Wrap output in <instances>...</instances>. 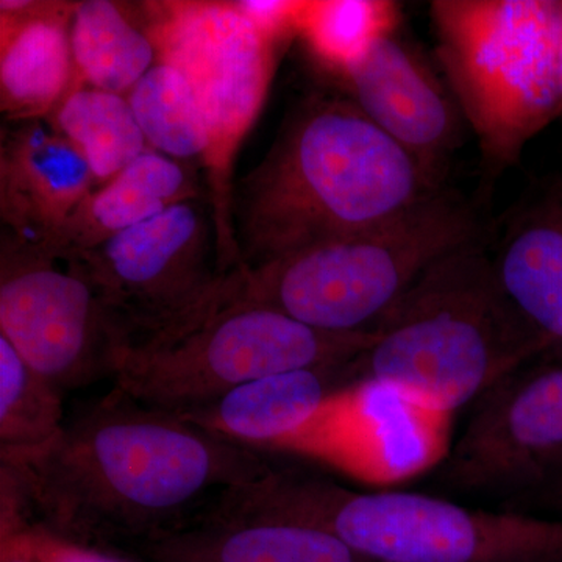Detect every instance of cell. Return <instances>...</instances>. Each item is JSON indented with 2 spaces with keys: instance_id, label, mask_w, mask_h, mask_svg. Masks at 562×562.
Returning a JSON list of instances; mask_svg holds the SVG:
<instances>
[{
  "instance_id": "cell-10",
  "label": "cell",
  "mask_w": 562,
  "mask_h": 562,
  "mask_svg": "<svg viewBox=\"0 0 562 562\" xmlns=\"http://www.w3.org/2000/svg\"><path fill=\"white\" fill-rule=\"evenodd\" d=\"M0 335L61 395L116 373L121 339L94 283L60 255L3 233Z\"/></svg>"
},
{
  "instance_id": "cell-7",
  "label": "cell",
  "mask_w": 562,
  "mask_h": 562,
  "mask_svg": "<svg viewBox=\"0 0 562 562\" xmlns=\"http://www.w3.org/2000/svg\"><path fill=\"white\" fill-rule=\"evenodd\" d=\"M244 271L217 301L121 355L114 387L160 412L190 417L233 387L301 369H342L375 341L333 335L243 295Z\"/></svg>"
},
{
  "instance_id": "cell-27",
  "label": "cell",
  "mask_w": 562,
  "mask_h": 562,
  "mask_svg": "<svg viewBox=\"0 0 562 562\" xmlns=\"http://www.w3.org/2000/svg\"><path fill=\"white\" fill-rule=\"evenodd\" d=\"M54 562H74V561L68 560V558L60 557V558H57V560H55Z\"/></svg>"
},
{
  "instance_id": "cell-15",
  "label": "cell",
  "mask_w": 562,
  "mask_h": 562,
  "mask_svg": "<svg viewBox=\"0 0 562 562\" xmlns=\"http://www.w3.org/2000/svg\"><path fill=\"white\" fill-rule=\"evenodd\" d=\"M74 3L0 2V105L7 121L46 120L70 90Z\"/></svg>"
},
{
  "instance_id": "cell-3",
  "label": "cell",
  "mask_w": 562,
  "mask_h": 562,
  "mask_svg": "<svg viewBox=\"0 0 562 562\" xmlns=\"http://www.w3.org/2000/svg\"><path fill=\"white\" fill-rule=\"evenodd\" d=\"M373 333L353 373L419 413L457 412L543 358L498 283L486 238L430 266Z\"/></svg>"
},
{
  "instance_id": "cell-28",
  "label": "cell",
  "mask_w": 562,
  "mask_h": 562,
  "mask_svg": "<svg viewBox=\"0 0 562 562\" xmlns=\"http://www.w3.org/2000/svg\"><path fill=\"white\" fill-rule=\"evenodd\" d=\"M561 74H562V41H561Z\"/></svg>"
},
{
  "instance_id": "cell-20",
  "label": "cell",
  "mask_w": 562,
  "mask_h": 562,
  "mask_svg": "<svg viewBox=\"0 0 562 562\" xmlns=\"http://www.w3.org/2000/svg\"><path fill=\"white\" fill-rule=\"evenodd\" d=\"M52 117V125L90 166L98 188L149 149L127 95L76 85Z\"/></svg>"
},
{
  "instance_id": "cell-25",
  "label": "cell",
  "mask_w": 562,
  "mask_h": 562,
  "mask_svg": "<svg viewBox=\"0 0 562 562\" xmlns=\"http://www.w3.org/2000/svg\"><path fill=\"white\" fill-rule=\"evenodd\" d=\"M2 562H32V553L20 549V543H18L16 549H11V547L7 549L3 546Z\"/></svg>"
},
{
  "instance_id": "cell-4",
  "label": "cell",
  "mask_w": 562,
  "mask_h": 562,
  "mask_svg": "<svg viewBox=\"0 0 562 562\" xmlns=\"http://www.w3.org/2000/svg\"><path fill=\"white\" fill-rule=\"evenodd\" d=\"M479 211L443 187L368 231L244 269L243 295L333 335H369L436 261L486 238Z\"/></svg>"
},
{
  "instance_id": "cell-12",
  "label": "cell",
  "mask_w": 562,
  "mask_h": 562,
  "mask_svg": "<svg viewBox=\"0 0 562 562\" xmlns=\"http://www.w3.org/2000/svg\"><path fill=\"white\" fill-rule=\"evenodd\" d=\"M338 92L386 133L438 183L447 184L468 122L446 79L402 35L401 22L330 74Z\"/></svg>"
},
{
  "instance_id": "cell-11",
  "label": "cell",
  "mask_w": 562,
  "mask_h": 562,
  "mask_svg": "<svg viewBox=\"0 0 562 562\" xmlns=\"http://www.w3.org/2000/svg\"><path fill=\"white\" fill-rule=\"evenodd\" d=\"M562 461V360H538L494 384L439 465L449 490L501 497L506 508Z\"/></svg>"
},
{
  "instance_id": "cell-23",
  "label": "cell",
  "mask_w": 562,
  "mask_h": 562,
  "mask_svg": "<svg viewBox=\"0 0 562 562\" xmlns=\"http://www.w3.org/2000/svg\"><path fill=\"white\" fill-rule=\"evenodd\" d=\"M401 20V7L392 2H301L295 18V33L308 47L317 65L331 74L357 57L376 33Z\"/></svg>"
},
{
  "instance_id": "cell-22",
  "label": "cell",
  "mask_w": 562,
  "mask_h": 562,
  "mask_svg": "<svg viewBox=\"0 0 562 562\" xmlns=\"http://www.w3.org/2000/svg\"><path fill=\"white\" fill-rule=\"evenodd\" d=\"M61 394L0 335V443L2 462L24 460L49 446L63 425Z\"/></svg>"
},
{
  "instance_id": "cell-2",
  "label": "cell",
  "mask_w": 562,
  "mask_h": 562,
  "mask_svg": "<svg viewBox=\"0 0 562 562\" xmlns=\"http://www.w3.org/2000/svg\"><path fill=\"white\" fill-rule=\"evenodd\" d=\"M443 187L341 92H313L260 165L233 184L243 269L368 231Z\"/></svg>"
},
{
  "instance_id": "cell-21",
  "label": "cell",
  "mask_w": 562,
  "mask_h": 562,
  "mask_svg": "<svg viewBox=\"0 0 562 562\" xmlns=\"http://www.w3.org/2000/svg\"><path fill=\"white\" fill-rule=\"evenodd\" d=\"M127 99L150 149L177 161L205 160L209 127L180 70L157 61Z\"/></svg>"
},
{
  "instance_id": "cell-8",
  "label": "cell",
  "mask_w": 562,
  "mask_h": 562,
  "mask_svg": "<svg viewBox=\"0 0 562 562\" xmlns=\"http://www.w3.org/2000/svg\"><path fill=\"white\" fill-rule=\"evenodd\" d=\"M143 13L158 61L183 74L209 127L206 199L222 271H236L243 265L232 231L233 169L268 98L280 47L292 35L261 27L236 2L144 3Z\"/></svg>"
},
{
  "instance_id": "cell-16",
  "label": "cell",
  "mask_w": 562,
  "mask_h": 562,
  "mask_svg": "<svg viewBox=\"0 0 562 562\" xmlns=\"http://www.w3.org/2000/svg\"><path fill=\"white\" fill-rule=\"evenodd\" d=\"M149 546L166 562H371L325 528L262 516L235 495L220 512Z\"/></svg>"
},
{
  "instance_id": "cell-18",
  "label": "cell",
  "mask_w": 562,
  "mask_h": 562,
  "mask_svg": "<svg viewBox=\"0 0 562 562\" xmlns=\"http://www.w3.org/2000/svg\"><path fill=\"white\" fill-rule=\"evenodd\" d=\"M342 369H301L233 387L190 417L232 439L279 442L303 430L331 398L333 375Z\"/></svg>"
},
{
  "instance_id": "cell-6",
  "label": "cell",
  "mask_w": 562,
  "mask_h": 562,
  "mask_svg": "<svg viewBox=\"0 0 562 562\" xmlns=\"http://www.w3.org/2000/svg\"><path fill=\"white\" fill-rule=\"evenodd\" d=\"M430 13L443 79L492 188L562 111V2L436 0Z\"/></svg>"
},
{
  "instance_id": "cell-17",
  "label": "cell",
  "mask_w": 562,
  "mask_h": 562,
  "mask_svg": "<svg viewBox=\"0 0 562 562\" xmlns=\"http://www.w3.org/2000/svg\"><path fill=\"white\" fill-rule=\"evenodd\" d=\"M199 198H203L201 187L190 169L149 147L120 176L92 192L49 250L70 255L94 249L177 203Z\"/></svg>"
},
{
  "instance_id": "cell-24",
  "label": "cell",
  "mask_w": 562,
  "mask_h": 562,
  "mask_svg": "<svg viewBox=\"0 0 562 562\" xmlns=\"http://www.w3.org/2000/svg\"><path fill=\"white\" fill-rule=\"evenodd\" d=\"M532 506L553 514V519H562V461L547 473L536 490L505 509L528 513Z\"/></svg>"
},
{
  "instance_id": "cell-5",
  "label": "cell",
  "mask_w": 562,
  "mask_h": 562,
  "mask_svg": "<svg viewBox=\"0 0 562 562\" xmlns=\"http://www.w3.org/2000/svg\"><path fill=\"white\" fill-rule=\"evenodd\" d=\"M255 512L325 528L371 562H562V519L469 506L422 492H357L276 471L247 497Z\"/></svg>"
},
{
  "instance_id": "cell-19",
  "label": "cell",
  "mask_w": 562,
  "mask_h": 562,
  "mask_svg": "<svg viewBox=\"0 0 562 562\" xmlns=\"http://www.w3.org/2000/svg\"><path fill=\"white\" fill-rule=\"evenodd\" d=\"M70 49L85 85L121 95H127L158 61L146 27L110 0L74 3Z\"/></svg>"
},
{
  "instance_id": "cell-26",
  "label": "cell",
  "mask_w": 562,
  "mask_h": 562,
  "mask_svg": "<svg viewBox=\"0 0 562 562\" xmlns=\"http://www.w3.org/2000/svg\"><path fill=\"white\" fill-rule=\"evenodd\" d=\"M61 557L68 558V560L74 561V562H113V561H109V560H103V558L94 557V554L81 553V552H77V553L66 552V553H63Z\"/></svg>"
},
{
  "instance_id": "cell-9",
  "label": "cell",
  "mask_w": 562,
  "mask_h": 562,
  "mask_svg": "<svg viewBox=\"0 0 562 562\" xmlns=\"http://www.w3.org/2000/svg\"><path fill=\"white\" fill-rule=\"evenodd\" d=\"M60 257L101 292L121 355L201 313L241 272L222 271L216 224L205 198L177 203L94 249Z\"/></svg>"
},
{
  "instance_id": "cell-14",
  "label": "cell",
  "mask_w": 562,
  "mask_h": 562,
  "mask_svg": "<svg viewBox=\"0 0 562 562\" xmlns=\"http://www.w3.org/2000/svg\"><path fill=\"white\" fill-rule=\"evenodd\" d=\"M95 190L90 166L52 122L7 121L0 140L3 235L49 250Z\"/></svg>"
},
{
  "instance_id": "cell-1",
  "label": "cell",
  "mask_w": 562,
  "mask_h": 562,
  "mask_svg": "<svg viewBox=\"0 0 562 562\" xmlns=\"http://www.w3.org/2000/svg\"><path fill=\"white\" fill-rule=\"evenodd\" d=\"M269 471L236 439L116 387L49 446L2 464L13 494L55 532L147 543L220 512Z\"/></svg>"
},
{
  "instance_id": "cell-13",
  "label": "cell",
  "mask_w": 562,
  "mask_h": 562,
  "mask_svg": "<svg viewBox=\"0 0 562 562\" xmlns=\"http://www.w3.org/2000/svg\"><path fill=\"white\" fill-rule=\"evenodd\" d=\"M486 246L503 292L542 342V360H562V173L531 180L487 228Z\"/></svg>"
}]
</instances>
